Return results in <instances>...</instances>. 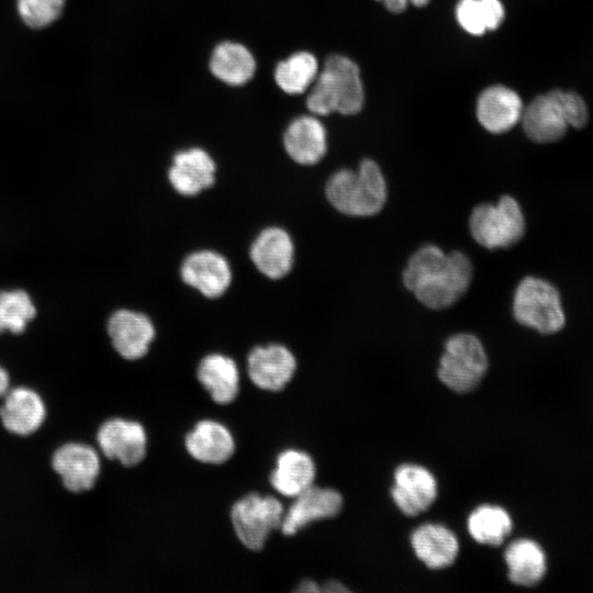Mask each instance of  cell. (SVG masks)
Here are the masks:
<instances>
[{"mask_svg": "<svg viewBox=\"0 0 593 593\" xmlns=\"http://www.w3.org/2000/svg\"><path fill=\"white\" fill-rule=\"evenodd\" d=\"M472 278L473 265L465 253H446L435 244L417 248L402 271L405 289L430 310L456 304L467 293Z\"/></svg>", "mask_w": 593, "mask_h": 593, "instance_id": "cell-1", "label": "cell"}, {"mask_svg": "<svg viewBox=\"0 0 593 593\" xmlns=\"http://www.w3.org/2000/svg\"><path fill=\"white\" fill-rule=\"evenodd\" d=\"M329 204L340 214L351 217L377 215L388 200V184L380 166L370 158L357 168L334 172L325 184Z\"/></svg>", "mask_w": 593, "mask_h": 593, "instance_id": "cell-2", "label": "cell"}, {"mask_svg": "<svg viewBox=\"0 0 593 593\" xmlns=\"http://www.w3.org/2000/svg\"><path fill=\"white\" fill-rule=\"evenodd\" d=\"M365 92L360 71L343 55L329 56L306 98L307 109L315 115L338 112L354 115L362 109Z\"/></svg>", "mask_w": 593, "mask_h": 593, "instance_id": "cell-3", "label": "cell"}, {"mask_svg": "<svg viewBox=\"0 0 593 593\" xmlns=\"http://www.w3.org/2000/svg\"><path fill=\"white\" fill-rule=\"evenodd\" d=\"M589 119L583 99L575 92L552 90L536 97L523 111L526 136L535 143H551L562 138L569 126L582 128Z\"/></svg>", "mask_w": 593, "mask_h": 593, "instance_id": "cell-4", "label": "cell"}, {"mask_svg": "<svg viewBox=\"0 0 593 593\" xmlns=\"http://www.w3.org/2000/svg\"><path fill=\"white\" fill-rule=\"evenodd\" d=\"M468 227L477 244L495 250L517 244L525 234L526 221L517 200L502 195L494 203L475 205L469 215Z\"/></svg>", "mask_w": 593, "mask_h": 593, "instance_id": "cell-5", "label": "cell"}, {"mask_svg": "<svg viewBox=\"0 0 593 593\" xmlns=\"http://www.w3.org/2000/svg\"><path fill=\"white\" fill-rule=\"evenodd\" d=\"M488 368V354L480 338L460 332L446 339L437 376L448 389L465 394L480 385Z\"/></svg>", "mask_w": 593, "mask_h": 593, "instance_id": "cell-6", "label": "cell"}, {"mask_svg": "<svg viewBox=\"0 0 593 593\" xmlns=\"http://www.w3.org/2000/svg\"><path fill=\"white\" fill-rule=\"evenodd\" d=\"M512 312L517 323L540 334H555L566 323L559 291L538 277L527 276L518 282Z\"/></svg>", "mask_w": 593, "mask_h": 593, "instance_id": "cell-7", "label": "cell"}, {"mask_svg": "<svg viewBox=\"0 0 593 593\" xmlns=\"http://www.w3.org/2000/svg\"><path fill=\"white\" fill-rule=\"evenodd\" d=\"M284 511L276 496L253 492L233 504L230 516L240 544L251 551H260L269 535L280 529Z\"/></svg>", "mask_w": 593, "mask_h": 593, "instance_id": "cell-8", "label": "cell"}, {"mask_svg": "<svg viewBox=\"0 0 593 593\" xmlns=\"http://www.w3.org/2000/svg\"><path fill=\"white\" fill-rule=\"evenodd\" d=\"M97 443L104 457L128 468L139 465L147 455V434L136 421L107 419L97 432Z\"/></svg>", "mask_w": 593, "mask_h": 593, "instance_id": "cell-9", "label": "cell"}, {"mask_svg": "<svg viewBox=\"0 0 593 593\" xmlns=\"http://www.w3.org/2000/svg\"><path fill=\"white\" fill-rule=\"evenodd\" d=\"M390 494L402 514L414 517L434 504L438 483L427 468L417 463H402L394 470Z\"/></svg>", "mask_w": 593, "mask_h": 593, "instance_id": "cell-10", "label": "cell"}, {"mask_svg": "<svg viewBox=\"0 0 593 593\" xmlns=\"http://www.w3.org/2000/svg\"><path fill=\"white\" fill-rule=\"evenodd\" d=\"M293 499L280 526L282 535L289 537L313 522L337 516L344 506L343 495L337 490L314 484Z\"/></svg>", "mask_w": 593, "mask_h": 593, "instance_id": "cell-11", "label": "cell"}, {"mask_svg": "<svg viewBox=\"0 0 593 593\" xmlns=\"http://www.w3.org/2000/svg\"><path fill=\"white\" fill-rule=\"evenodd\" d=\"M296 366L292 351L281 344L257 346L247 356L248 377L265 391L283 390L294 377Z\"/></svg>", "mask_w": 593, "mask_h": 593, "instance_id": "cell-12", "label": "cell"}, {"mask_svg": "<svg viewBox=\"0 0 593 593\" xmlns=\"http://www.w3.org/2000/svg\"><path fill=\"white\" fill-rule=\"evenodd\" d=\"M52 467L68 491L81 493L94 486L101 462L93 447L82 443H67L55 450Z\"/></svg>", "mask_w": 593, "mask_h": 593, "instance_id": "cell-13", "label": "cell"}, {"mask_svg": "<svg viewBox=\"0 0 593 593\" xmlns=\"http://www.w3.org/2000/svg\"><path fill=\"white\" fill-rule=\"evenodd\" d=\"M182 281L209 299L221 296L228 289L232 271L220 253L203 249L189 254L180 267Z\"/></svg>", "mask_w": 593, "mask_h": 593, "instance_id": "cell-14", "label": "cell"}, {"mask_svg": "<svg viewBox=\"0 0 593 593\" xmlns=\"http://www.w3.org/2000/svg\"><path fill=\"white\" fill-rule=\"evenodd\" d=\"M107 329L115 351L131 361L143 358L155 338V326L149 317L126 309L112 313Z\"/></svg>", "mask_w": 593, "mask_h": 593, "instance_id": "cell-15", "label": "cell"}, {"mask_svg": "<svg viewBox=\"0 0 593 593\" xmlns=\"http://www.w3.org/2000/svg\"><path fill=\"white\" fill-rule=\"evenodd\" d=\"M249 257L265 277L272 280L281 279L290 272L293 266V240L283 228L267 227L251 243Z\"/></svg>", "mask_w": 593, "mask_h": 593, "instance_id": "cell-16", "label": "cell"}, {"mask_svg": "<svg viewBox=\"0 0 593 593\" xmlns=\"http://www.w3.org/2000/svg\"><path fill=\"white\" fill-rule=\"evenodd\" d=\"M215 172L216 165L210 154L192 147L174 155L168 179L179 194L193 197L214 184Z\"/></svg>", "mask_w": 593, "mask_h": 593, "instance_id": "cell-17", "label": "cell"}, {"mask_svg": "<svg viewBox=\"0 0 593 593\" xmlns=\"http://www.w3.org/2000/svg\"><path fill=\"white\" fill-rule=\"evenodd\" d=\"M523 102L512 89L496 85L484 89L477 102V118L483 128L493 134L512 130L522 119Z\"/></svg>", "mask_w": 593, "mask_h": 593, "instance_id": "cell-18", "label": "cell"}, {"mask_svg": "<svg viewBox=\"0 0 593 593\" xmlns=\"http://www.w3.org/2000/svg\"><path fill=\"white\" fill-rule=\"evenodd\" d=\"M46 406L42 396L26 387L8 390L0 407L3 427L14 435L29 436L44 423Z\"/></svg>", "mask_w": 593, "mask_h": 593, "instance_id": "cell-19", "label": "cell"}, {"mask_svg": "<svg viewBox=\"0 0 593 593\" xmlns=\"http://www.w3.org/2000/svg\"><path fill=\"white\" fill-rule=\"evenodd\" d=\"M410 541L417 559L433 570L450 567L459 553L457 536L439 523L419 525L412 532Z\"/></svg>", "mask_w": 593, "mask_h": 593, "instance_id": "cell-20", "label": "cell"}, {"mask_svg": "<svg viewBox=\"0 0 593 593\" xmlns=\"http://www.w3.org/2000/svg\"><path fill=\"white\" fill-rule=\"evenodd\" d=\"M188 454L197 461L221 465L235 452L236 444L230 429L213 419H201L184 437Z\"/></svg>", "mask_w": 593, "mask_h": 593, "instance_id": "cell-21", "label": "cell"}, {"mask_svg": "<svg viewBox=\"0 0 593 593\" xmlns=\"http://www.w3.org/2000/svg\"><path fill=\"white\" fill-rule=\"evenodd\" d=\"M283 146L296 164L315 165L323 159L327 150L326 130L315 116L295 118L283 134Z\"/></svg>", "mask_w": 593, "mask_h": 593, "instance_id": "cell-22", "label": "cell"}, {"mask_svg": "<svg viewBox=\"0 0 593 593\" xmlns=\"http://www.w3.org/2000/svg\"><path fill=\"white\" fill-rule=\"evenodd\" d=\"M197 378L211 399L219 405L234 402L239 392V372L236 362L222 354L204 356L197 368Z\"/></svg>", "mask_w": 593, "mask_h": 593, "instance_id": "cell-23", "label": "cell"}, {"mask_svg": "<svg viewBox=\"0 0 593 593\" xmlns=\"http://www.w3.org/2000/svg\"><path fill=\"white\" fill-rule=\"evenodd\" d=\"M315 477L316 466L307 452L286 449L278 455L269 481L280 495L295 497L314 484Z\"/></svg>", "mask_w": 593, "mask_h": 593, "instance_id": "cell-24", "label": "cell"}, {"mask_svg": "<svg viewBox=\"0 0 593 593\" xmlns=\"http://www.w3.org/2000/svg\"><path fill=\"white\" fill-rule=\"evenodd\" d=\"M511 582L522 586L538 584L546 574L547 559L538 542L528 538L512 541L504 551Z\"/></svg>", "mask_w": 593, "mask_h": 593, "instance_id": "cell-25", "label": "cell"}, {"mask_svg": "<svg viewBox=\"0 0 593 593\" xmlns=\"http://www.w3.org/2000/svg\"><path fill=\"white\" fill-rule=\"evenodd\" d=\"M210 70L224 83L242 86L254 77L256 61L253 54L244 45L225 41L213 49Z\"/></svg>", "mask_w": 593, "mask_h": 593, "instance_id": "cell-26", "label": "cell"}, {"mask_svg": "<svg viewBox=\"0 0 593 593\" xmlns=\"http://www.w3.org/2000/svg\"><path fill=\"white\" fill-rule=\"evenodd\" d=\"M467 528L477 542L486 546H500L510 536L513 529V521L508 512L502 506L481 504L468 516Z\"/></svg>", "mask_w": 593, "mask_h": 593, "instance_id": "cell-27", "label": "cell"}, {"mask_svg": "<svg viewBox=\"0 0 593 593\" xmlns=\"http://www.w3.org/2000/svg\"><path fill=\"white\" fill-rule=\"evenodd\" d=\"M318 74L315 56L302 51L280 61L275 69V80L289 94L303 93L314 82Z\"/></svg>", "mask_w": 593, "mask_h": 593, "instance_id": "cell-28", "label": "cell"}, {"mask_svg": "<svg viewBox=\"0 0 593 593\" xmlns=\"http://www.w3.org/2000/svg\"><path fill=\"white\" fill-rule=\"evenodd\" d=\"M35 315V305L26 291L21 289L0 291V334L23 333Z\"/></svg>", "mask_w": 593, "mask_h": 593, "instance_id": "cell-29", "label": "cell"}, {"mask_svg": "<svg viewBox=\"0 0 593 593\" xmlns=\"http://www.w3.org/2000/svg\"><path fill=\"white\" fill-rule=\"evenodd\" d=\"M65 0H18L16 9L21 20L29 27L43 29L55 22L61 14Z\"/></svg>", "mask_w": 593, "mask_h": 593, "instance_id": "cell-30", "label": "cell"}, {"mask_svg": "<svg viewBox=\"0 0 593 593\" xmlns=\"http://www.w3.org/2000/svg\"><path fill=\"white\" fill-rule=\"evenodd\" d=\"M459 25L471 35H482L488 30L480 0H459L456 5Z\"/></svg>", "mask_w": 593, "mask_h": 593, "instance_id": "cell-31", "label": "cell"}, {"mask_svg": "<svg viewBox=\"0 0 593 593\" xmlns=\"http://www.w3.org/2000/svg\"><path fill=\"white\" fill-rule=\"evenodd\" d=\"M488 31L496 30L504 19V8L500 0H480Z\"/></svg>", "mask_w": 593, "mask_h": 593, "instance_id": "cell-32", "label": "cell"}, {"mask_svg": "<svg viewBox=\"0 0 593 593\" xmlns=\"http://www.w3.org/2000/svg\"><path fill=\"white\" fill-rule=\"evenodd\" d=\"M383 3V5L392 13H401L409 4V0H377Z\"/></svg>", "mask_w": 593, "mask_h": 593, "instance_id": "cell-33", "label": "cell"}, {"mask_svg": "<svg viewBox=\"0 0 593 593\" xmlns=\"http://www.w3.org/2000/svg\"><path fill=\"white\" fill-rule=\"evenodd\" d=\"M294 592L300 593H315L321 592V586L311 580H303L299 583V585L294 589Z\"/></svg>", "mask_w": 593, "mask_h": 593, "instance_id": "cell-34", "label": "cell"}, {"mask_svg": "<svg viewBox=\"0 0 593 593\" xmlns=\"http://www.w3.org/2000/svg\"><path fill=\"white\" fill-rule=\"evenodd\" d=\"M348 592L349 590L340 582L336 580H331L324 583L323 586H321V592Z\"/></svg>", "mask_w": 593, "mask_h": 593, "instance_id": "cell-35", "label": "cell"}, {"mask_svg": "<svg viewBox=\"0 0 593 593\" xmlns=\"http://www.w3.org/2000/svg\"><path fill=\"white\" fill-rule=\"evenodd\" d=\"M10 378L8 372L0 366V398L9 390Z\"/></svg>", "mask_w": 593, "mask_h": 593, "instance_id": "cell-36", "label": "cell"}, {"mask_svg": "<svg viewBox=\"0 0 593 593\" xmlns=\"http://www.w3.org/2000/svg\"><path fill=\"white\" fill-rule=\"evenodd\" d=\"M409 2L413 3L416 7H424L429 2V0H409Z\"/></svg>", "mask_w": 593, "mask_h": 593, "instance_id": "cell-37", "label": "cell"}]
</instances>
